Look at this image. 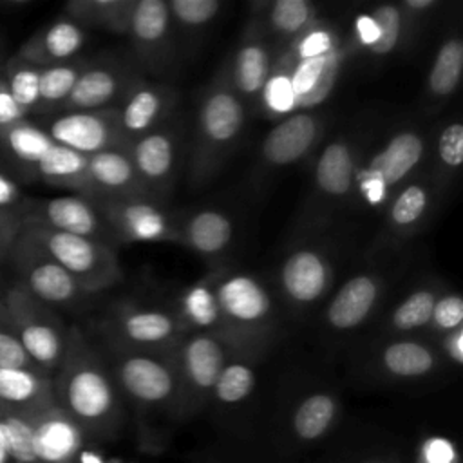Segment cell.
<instances>
[{
	"instance_id": "obj_1",
	"label": "cell",
	"mask_w": 463,
	"mask_h": 463,
	"mask_svg": "<svg viewBox=\"0 0 463 463\" xmlns=\"http://www.w3.org/2000/svg\"><path fill=\"white\" fill-rule=\"evenodd\" d=\"M52 394L90 443L114 441L127 427L128 409L105 358L78 326H69L63 358L52 373Z\"/></svg>"
},
{
	"instance_id": "obj_2",
	"label": "cell",
	"mask_w": 463,
	"mask_h": 463,
	"mask_svg": "<svg viewBox=\"0 0 463 463\" xmlns=\"http://www.w3.org/2000/svg\"><path fill=\"white\" fill-rule=\"evenodd\" d=\"M376 137L374 125L360 119L322 143L313 161L307 194L291 224V237L331 230L349 213L358 168Z\"/></svg>"
},
{
	"instance_id": "obj_3",
	"label": "cell",
	"mask_w": 463,
	"mask_h": 463,
	"mask_svg": "<svg viewBox=\"0 0 463 463\" xmlns=\"http://www.w3.org/2000/svg\"><path fill=\"white\" fill-rule=\"evenodd\" d=\"M248 107L215 74L199 92L190 145L186 148V183L192 190L210 184L239 146Z\"/></svg>"
},
{
	"instance_id": "obj_4",
	"label": "cell",
	"mask_w": 463,
	"mask_h": 463,
	"mask_svg": "<svg viewBox=\"0 0 463 463\" xmlns=\"http://www.w3.org/2000/svg\"><path fill=\"white\" fill-rule=\"evenodd\" d=\"M430 132L421 121H403L376 137L358 168L349 213L382 212L396 190L423 172Z\"/></svg>"
},
{
	"instance_id": "obj_5",
	"label": "cell",
	"mask_w": 463,
	"mask_h": 463,
	"mask_svg": "<svg viewBox=\"0 0 463 463\" xmlns=\"http://www.w3.org/2000/svg\"><path fill=\"white\" fill-rule=\"evenodd\" d=\"M335 228L291 237L275 273L277 297L284 309L297 318L318 311L340 275L342 242Z\"/></svg>"
},
{
	"instance_id": "obj_6",
	"label": "cell",
	"mask_w": 463,
	"mask_h": 463,
	"mask_svg": "<svg viewBox=\"0 0 463 463\" xmlns=\"http://www.w3.org/2000/svg\"><path fill=\"white\" fill-rule=\"evenodd\" d=\"M215 297L221 315L219 336L235 353L262 358L279 327L277 306L268 286L251 273L222 266L215 280Z\"/></svg>"
},
{
	"instance_id": "obj_7",
	"label": "cell",
	"mask_w": 463,
	"mask_h": 463,
	"mask_svg": "<svg viewBox=\"0 0 463 463\" xmlns=\"http://www.w3.org/2000/svg\"><path fill=\"white\" fill-rule=\"evenodd\" d=\"M344 416L342 396L329 383H309L282 400L271 432L279 458L291 461L315 452L338 430Z\"/></svg>"
},
{
	"instance_id": "obj_8",
	"label": "cell",
	"mask_w": 463,
	"mask_h": 463,
	"mask_svg": "<svg viewBox=\"0 0 463 463\" xmlns=\"http://www.w3.org/2000/svg\"><path fill=\"white\" fill-rule=\"evenodd\" d=\"M101 354L127 405L141 423L146 414H165L179 420V380L172 353L132 351L103 345Z\"/></svg>"
},
{
	"instance_id": "obj_9",
	"label": "cell",
	"mask_w": 463,
	"mask_h": 463,
	"mask_svg": "<svg viewBox=\"0 0 463 463\" xmlns=\"http://www.w3.org/2000/svg\"><path fill=\"white\" fill-rule=\"evenodd\" d=\"M103 345L172 353L184 335L174 309L141 304L132 298L114 300L96 324Z\"/></svg>"
},
{
	"instance_id": "obj_10",
	"label": "cell",
	"mask_w": 463,
	"mask_h": 463,
	"mask_svg": "<svg viewBox=\"0 0 463 463\" xmlns=\"http://www.w3.org/2000/svg\"><path fill=\"white\" fill-rule=\"evenodd\" d=\"M22 232L72 275L89 295L110 289L125 279L116 248L110 244L40 224H24Z\"/></svg>"
},
{
	"instance_id": "obj_11",
	"label": "cell",
	"mask_w": 463,
	"mask_h": 463,
	"mask_svg": "<svg viewBox=\"0 0 463 463\" xmlns=\"http://www.w3.org/2000/svg\"><path fill=\"white\" fill-rule=\"evenodd\" d=\"M391 275L382 264H367L345 277L320 307V327L327 340L345 342L380 313Z\"/></svg>"
},
{
	"instance_id": "obj_12",
	"label": "cell",
	"mask_w": 463,
	"mask_h": 463,
	"mask_svg": "<svg viewBox=\"0 0 463 463\" xmlns=\"http://www.w3.org/2000/svg\"><path fill=\"white\" fill-rule=\"evenodd\" d=\"M443 199L445 194L427 170L414 175L383 206L380 228L369 242L365 257L394 253L409 244L429 228Z\"/></svg>"
},
{
	"instance_id": "obj_13",
	"label": "cell",
	"mask_w": 463,
	"mask_h": 463,
	"mask_svg": "<svg viewBox=\"0 0 463 463\" xmlns=\"http://www.w3.org/2000/svg\"><path fill=\"white\" fill-rule=\"evenodd\" d=\"M235 351L219 335L184 333L172 351L179 380V420L208 409L215 382Z\"/></svg>"
},
{
	"instance_id": "obj_14",
	"label": "cell",
	"mask_w": 463,
	"mask_h": 463,
	"mask_svg": "<svg viewBox=\"0 0 463 463\" xmlns=\"http://www.w3.org/2000/svg\"><path fill=\"white\" fill-rule=\"evenodd\" d=\"M360 369L374 383L420 385L439 376L447 364L434 342L423 336H394L371 340Z\"/></svg>"
},
{
	"instance_id": "obj_15",
	"label": "cell",
	"mask_w": 463,
	"mask_h": 463,
	"mask_svg": "<svg viewBox=\"0 0 463 463\" xmlns=\"http://www.w3.org/2000/svg\"><path fill=\"white\" fill-rule=\"evenodd\" d=\"M327 116L318 110H295L273 125L257 148L253 183L260 186L275 174L311 157L327 139Z\"/></svg>"
},
{
	"instance_id": "obj_16",
	"label": "cell",
	"mask_w": 463,
	"mask_h": 463,
	"mask_svg": "<svg viewBox=\"0 0 463 463\" xmlns=\"http://www.w3.org/2000/svg\"><path fill=\"white\" fill-rule=\"evenodd\" d=\"M4 307L29 358L42 371L52 374L63 358L67 344L69 327L61 317L20 284L7 291Z\"/></svg>"
},
{
	"instance_id": "obj_17",
	"label": "cell",
	"mask_w": 463,
	"mask_h": 463,
	"mask_svg": "<svg viewBox=\"0 0 463 463\" xmlns=\"http://www.w3.org/2000/svg\"><path fill=\"white\" fill-rule=\"evenodd\" d=\"M183 139L184 125L175 112L163 125L127 145L128 157L146 197L166 204L181 170Z\"/></svg>"
},
{
	"instance_id": "obj_18",
	"label": "cell",
	"mask_w": 463,
	"mask_h": 463,
	"mask_svg": "<svg viewBox=\"0 0 463 463\" xmlns=\"http://www.w3.org/2000/svg\"><path fill=\"white\" fill-rule=\"evenodd\" d=\"M127 38L130 58L146 78H165L183 60L166 0H136Z\"/></svg>"
},
{
	"instance_id": "obj_19",
	"label": "cell",
	"mask_w": 463,
	"mask_h": 463,
	"mask_svg": "<svg viewBox=\"0 0 463 463\" xmlns=\"http://www.w3.org/2000/svg\"><path fill=\"white\" fill-rule=\"evenodd\" d=\"M98 206L114 246L136 242H177L179 212L150 197H90Z\"/></svg>"
},
{
	"instance_id": "obj_20",
	"label": "cell",
	"mask_w": 463,
	"mask_h": 463,
	"mask_svg": "<svg viewBox=\"0 0 463 463\" xmlns=\"http://www.w3.org/2000/svg\"><path fill=\"white\" fill-rule=\"evenodd\" d=\"M7 259L13 260L20 286L51 307H74L90 297L72 275H69L22 230L11 246Z\"/></svg>"
},
{
	"instance_id": "obj_21",
	"label": "cell",
	"mask_w": 463,
	"mask_h": 463,
	"mask_svg": "<svg viewBox=\"0 0 463 463\" xmlns=\"http://www.w3.org/2000/svg\"><path fill=\"white\" fill-rule=\"evenodd\" d=\"M141 76L143 74L132 58L123 52L105 51L101 54L89 56L60 112L116 109Z\"/></svg>"
},
{
	"instance_id": "obj_22",
	"label": "cell",
	"mask_w": 463,
	"mask_h": 463,
	"mask_svg": "<svg viewBox=\"0 0 463 463\" xmlns=\"http://www.w3.org/2000/svg\"><path fill=\"white\" fill-rule=\"evenodd\" d=\"M273 51L275 47L251 24H246L239 42L217 71L248 110L257 109L266 92L275 65Z\"/></svg>"
},
{
	"instance_id": "obj_23",
	"label": "cell",
	"mask_w": 463,
	"mask_h": 463,
	"mask_svg": "<svg viewBox=\"0 0 463 463\" xmlns=\"http://www.w3.org/2000/svg\"><path fill=\"white\" fill-rule=\"evenodd\" d=\"M42 119L40 127L54 143L83 156L127 146L119 128L118 109L60 112Z\"/></svg>"
},
{
	"instance_id": "obj_24",
	"label": "cell",
	"mask_w": 463,
	"mask_h": 463,
	"mask_svg": "<svg viewBox=\"0 0 463 463\" xmlns=\"http://www.w3.org/2000/svg\"><path fill=\"white\" fill-rule=\"evenodd\" d=\"M24 224H40L56 232L101 241L116 248L98 206L83 194L29 199L22 226Z\"/></svg>"
},
{
	"instance_id": "obj_25",
	"label": "cell",
	"mask_w": 463,
	"mask_h": 463,
	"mask_svg": "<svg viewBox=\"0 0 463 463\" xmlns=\"http://www.w3.org/2000/svg\"><path fill=\"white\" fill-rule=\"evenodd\" d=\"M235 239V222L230 213L213 206L179 212L177 242L203 259L208 269L224 266Z\"/></svg>"
},
{
	"instance_id": "obj_26",
	"label": "cell",
	"mask_w": 463,
	"mask_h": 463,
	"mask_svg": "<svg viewBox=\"0 0 463 463\" xmlns=\"http://www.w3.org/2000/svg\"><path fill=\"white\" fill-rule=\"evenodd\" d=\"M177 90L163 81L141 76L123 96L118 109L125 143L163 125L177 109Z\"/></svg>"
},
{
	"instance_id": "obj_27",
	"label": "cell",
	"mask_w": 463,
	"mask_h": 463,
	"mask_svg": "<svg viewBox=\"0 0 463 463\" xmlns=\"http://www.w3.org/2000/svg\"><path fill=\"white\" fill-rule=\"evenodd\" d=\"M34 463H78L90 443L83 430L56 405L31 409Z\"/></svg>"
},
{
	"instance_id": "obj_28",
	"label": "cell",
	"mask_w": 463,
	"mask_h": 463,
	"mask_svg": "<svg viewBox=\"0 0 463 463\" xmlns=\"http://www.w3.org/2000/svg\"><path fill=\"white\" fill-rule=\"evenodd\" d=\"M318 22V7L309 0H260L251 4L248 24L275 43L293 45Z\"/></svg>"
},
{
	"instance_id": "obj_29",
	"label": "cell",
	"mask_w": 463,
	"mask_h": 463,
	"mask_svg": "<svg viewBox=\"0 0 463 463\" xmlns=\"http://www.w3.org/2000/svg\"><path fill=\"white\" fill-rule=\"evenodd\" d=\"M463 76V36L459 25L445 29L425 76L423 110L432 116L449 105Z\"/></svg>"
},
{
	"instance_id": "obj_30",
	"label": "cell",
	"mask_w": 463,
	"mask_h": 463,
	"mask_svg": "<svg viewBox=\"0 0 463 463\" xmlns=\"http://www.w3.org/2000/svg\"><path fill=\"white\" fill-rule=\"evenodd\" d=\"M445 284L438 279H425L403 293L382 317L376 338L423 336L432 307ZM425 338V336H423Z\"/></svg>"
},
{
	"instance_id": "obj_31",
	"label": "cell",
	"mask_w": 463,
	"mask_h": 463,
	"mask_svg": "<svg viewBox=\"0 0 463 463\" xmlns=\"http://www.w3.org/2000/svg\"><path fill=\"white\" fill-rule=\"evenodd\" d=\"M85 40V27L67 16H61L34 31L14 54L36 67H49L80 56Z\"/></svg>"
},
{
	"instance_id": "obj_32",
	"label": "cell",
	"mask_w": 463,
	"mask_h": 463,
	"mask_svg": "<svg viewBox=\"0 0 463 463\" xmlns=\"http://www.w3.org/2000/svg\"><path fill=\"white\" fill-rule=\"evenodd\" d=\"M87 197H139L145 195L127 146L87 156L85 188ZM146 197V195H145Z\"/></svg>"
},
{
	"instance_id": "obj_33",
	"label": "cell",
	"mask_w": 463,
	"mask_h": 463,
	"mask_svg": "<svg viewBox=\"0 0 463 463\" xmlns=\"http://www.w3.org/2000/svg\"><path fill=\"white\" fill-rule=\"evenodd\" d=\"M52 145L47 132L31 119L0 128V157L24 179H34L40 159Z\"/></svg>"
},
{
	"instance_id": "obj_34",
	"label": "cell",
	"mask_w": 463,
	"mask_h": 463,
	"mask_svg": "<svg viewBox=\"0 0 463 463\" xmlns=\"http://www.w3.org/2000/svg\"><path fill=\"white\" fill-rule=\"evenodd\" d=\"M463 163V123L458 116L443 118L432 127L425 170L447 195Z\"/></svg>"
},
{
	"instance_id": "obj_35",
	"label": "cell",
	"mask_w": 463,
	"mask_h": 463,
	"mask_svg": "<svg viewBox=\"0 0 463 463\" xmlns=\"http://www.w3.org/2000/svg\"><path fill=\"white\" fill-rule=\"evenodd\" d=\"M226 266V264H224ZM222 266L208 269L199 280L184 288L174 307L184 333L219 335L221 315L215 297V280Z\"/></svg>"
},
{
	"instance_id": "obj_36",
	"label": "cell",
	"mask_w": 463,
	"mask_h": 463,
	"mask_svg": "<svg viewBox=\"0 0 463 463\" xmlns=\"http://www.w3.org/2000/svg\"><path fill=\"white\" fill-rule=\"evenodd\" d=\"M259 362L257 356L233 353L215 382L208 407L221 414L241 411L255 392Z\"/></svg>"
},
{
	"instance_id": "obj_37",
	"label": "cell",
	"mask_w": 463,
	"mask_h": 463,
	"mask_svg": "<svg viewBox=\"0 0 463 463\" xmlns=\"http://www.w3.org/2000/svg\"><path fill=\"white\" fill-rule=\"evenodd\" d=\"M0 403L20 411L54 403L52 374L40 369H0Z\"/></svg>"
},
{
	"instance_id": "obj_38",
	"label": "cell",
	"mask_w": 463,
	"mask_h": 463,
	"mask_svg": "<svg viewBox=\"0 0 463 463\" xmlns=\"http://www.w3.org/2000/svg\"><path fill=\"white\" fill-rule=\"evenodd\" d=\"M166 4L181 58L188 54L192 45L203 40L224 7L221 0H166Z\"/></svg>"
},
{
	"instance_id": "obj_39",
	"label": "cell",
	"mask_w": 463,
	"mask_h": 463,
	"mask_svg": "<svg viewBox=\"0 0 463 463\" xmlns=\"http://www.w3.org/2000/svg\"><path fill=\"white\" fill-rule=\"evenodd\" d=\"M136 0H71L63 5V16L85 29H101L127 36L130 13Z\"/></svg>"
},
{
	"instance_id": "obj_40",
	"label": "cell",
	"mask_w": 463,
	"mask_h": 463,
	"mask_svg": "<svg viewBox=\"0 0 463 463\" xmlns=\"http://www.w3.org/2000/svg\"><path fill=\"white\" fill-rule=\"evenodd\" d=\"M89 56H76L69 61L42 67L40 69V89L38 105L31 116L49 118L60 112L61 105L69 98L72 87L76 85Z\"/></svg>"
},
{
	"instance_id": "obj_41",
	"label": "cell",
	"mask_w": 463,
	"mask_h": 463,
	"mask_svg": "<svg viewBox=\"0 0 463 463\" xmlns=\"http://www.w3.org/2000/svg\"><path fill=\"white\" fill-rule=\"evenodd\" d=\"M85 168L87 156L54 143L40 159L34 179L56 188L72 190L74 194H83Z\"/></svg>"
},
{
	"instance_id": "obj_42",
	"label": "cell",
	"mask_w": 463,
	"mask_h": 463,
	"mask_svg": "<svg viewBox=\"0 0 463 463\" xmlns=\"http://www.w3.org/2000/svg\"><path fill=\"white\" fill-rule=\"evenodd\" d=\"M369 20L374 27V40L367 47L373 60H385L409 49L407 24L398 2L374 5L369 13Z\"/></svg>"
},
{
	"instance_id": "obj_43",
	"label": "cell",
	"mask_w": 463,
	"mask_h": 463,
	"mask_svg": "<svg viewBox=\"0 0 463 463\" xmlns=\"http://www.w3.org/2000/svg\"><path fill=\"white\" fill-rule=\"evenodd\" d=\"M40 69L42 67L24 61L16 54L5 58L0 67V76L5 81L13 99L27 116H31L38 105Z\"/></svg>"
},
{
	"instance_id": "obj_44",
	"label": "cell",
	"mask_w": 463,
	"mask_h": 463,
	"mask_svg": "<svg viewBox=\"0 0 463 463\" xmlns=\"http://www.w3.org/2000/svg\"><path fill=\"white\" fill-rule=\"evenodd\" d=\"M322 463H405V452L392 441L385 439L356 441Z\"/></svg>"
},
{
	"instance_id": "obj_45",
	"label": "cell",
	"mask_w": 463,
	"mask_h": 463,
	"mask_svg": "<svg viewBox=\"0 0 463 463\" xmlns=\"http://www.w3.org/2000/svg\"><path fill=\"white\" fill-rule=\"evenodd\" d=\"M461 326H463V298L456 289L445 286L432 307L430 320L423 336L434 342L441 335Z\"/></svg>"
},
{
	"instance_id": "obj_46",
	"label": "cell",
	"mask_w": 463,
	"mask_h": 463,
	"mask_svg": "<svg viewBox=\"0 0 463 463\" xmlns=\"http://www.w3.org/2000/svg\"><path fill=\"white\" fill-rule=\"evenodd\" d=\"M405 463H461V452L449 436L430 432L416 441Z\"/></svg>"
},
{
	"instance_id": "obj_47",
	"label": "cell",
	"mask_w": 463,
	"mask_h": 463,
	"mask_svg": "<svg viewBox=\"0 0 463 463\" xmlns=\"http://www.w3.org/2000/svg\"><path fill=\"white\" fill-rule=\"evenodd\" d=\"M0 369H40L29 358L18 335L14 333L4 302H0Z\"/></svg>"
},
{
	"instance_id": "obj_48",
	"label": "cell",
	"mask_w": 463,
	"mask_h": 463,
	"mask_svg": "<svg viewBox=\"0 0 463 463\" xmlns=\"http://www.w3.org/2000/svg\"><path fill=\"white\" fill-rule=\"evenodd\" d=\"M398 4L405 16L409 47L414 43L418 34L429 25L438 9L443 5L441 0H402Z\"/></svg>"
},
{
	"instance_id": "obj_49",
	"label": "cell",
	"mask_w": 463,
	"mask_h": 463,
	"mask_svg": "<svg viewBox=\"0 0 463 463\" xmlns=\"http://www.w3.org/2000/svg\"><path fill=\"white\" fill-rule=\"evenodd\" d=\"M27 204L29 197H25L16 179L0 166V213L22 222Z\"/></svg>"
},
{
	"instance_id": "obj_50",
	"label": "cell",
	"mask_w": 463,
	"mask_h": 463,
	"mask_svg": "<svg viewBox=\"0 0 463 463\" xmlns=\"http://www.w3.org/2000/svg\"><path fill=\"white\" fill-rule=\"evenodd\" d=\"M434 344L447 367H459L463 364V326L441 335Z\"/></svg>"
},
{
	"instance_id": "obj_51",
	"label": "cell",
	"mask_w": 463,
	"mask_h": 463,
	"mask_svg": "<svg viewBox=\"0 0 463 463\" xmlns=\"http://www.w3.org/2000/svg\"><path fill=\"white\" fill-rule=\"evenodd\" d=\"M22 119H29V116L16 105L5 81L0 76V128L18 123Z\"/></svg>"
},
{
	"instance_id": "obj_52",
	"label": "cell",
	"mask_w": 463,
	"mask_h": 463,
	"mask_svg": "<svg viewBox=\"0 0 463 463\" xmlns=\"http://www.w3.org/2000/svg\"><path fill=\"white\" fill-rule=\"evenodd\" d=\"M22 230V222L9 219L5 215L0 213V257L5 259L9 255V250L14 242V239L18 237Z\"/></svg>"
},
{
	"instance_id": "obj_53",
	"label": "cell",
	"mask_w": 463,
	"mask_h": 463,
	"mask_svg": "<svg viewBox=\"0 0 463 463\" xmlns=\"http://www.w3.org/2000/svg\"><path fill=\"white\" fill-rule=\"evenodd\" d=\"M0 463H11V449H9V438L5 430V423L2 418V409H0Z\"/></svg>"
},
{
	"instance_id": "obj_54",
	"label": "cell",
	"mask_w": 463,
	"mask_h": 463,
	"mask_svg": "<svg viewBox=\"0 0 463 463\" xmlns=\"http://www.w3.org/2000/svg\"><path fill=\"white\" fill-rule=\"evenodd\" d=\"M33 5V0H0V13L16 14Z\"/></svg>"
},
{
	"instance_id": "obj_55",
	"label": "cell",
	"mask_w": 463,
	"mask_h": 463,
	"mask_svg": "<svg viewBox=\"0 0 463 463\" xmlns=\"http://www.w3.org/2000/svg\"><path fill=\"white\" fill-rule=\"evenodd\" d=\"M4 61H5V58H4V54H2V51H0V67H2Z\"/></svg>"
},
{
	"instance_id": "obj_56",
	"label": "cell",
	"mask_w": 463,
	"mask_h": 463,
	"mask_svg": "<svg viewBox=\"0 0 463 463\" xmlns=\"http://www.w3.org/2000/svg\"><path fill=\"white\" fill-rule=\"evenodd\" d=\"M206 463H224V461H221V459H210V461H206Z\"/></svg>"
},
{
	"instance_id": "obj_57",
	"label": "cell",
	"mask_w": 463,
	"mask_h": 463,
	"mask_svg": "<svg viewBox=\"0 0 463 463\" xmlns=\"http://www.w3.org/2000/svg\"><path fill=\"white\" fill-rule=\"evenodd\" d=\"M0 260H2V257H0Z\"/></svg>"
},
{
	"instance_id": "obj_58",
	"label": "cell",
	"mask_w": 463,
	"mask_h": 463,
	"mask_svg": "<svg viewBox=\"0 0 463 463\" xmlns=\"http://www.w3.org/2000/svg\"><path fill=\"white\" fill-rule=\"evenodd\" d=\"M320 463H322V461H320Z\"/></svg>"
}]
</instances>
